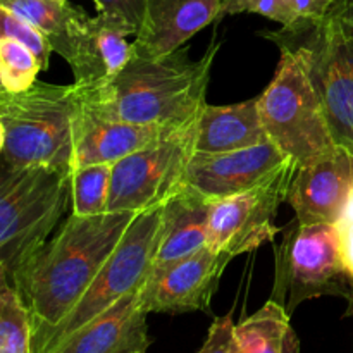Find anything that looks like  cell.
<instances>
[{"label": "cell", "instance_id": "obj_20", "mask_svg": "<svg viewBox=\"0 0 353 353\" xmlns=\"http://www.w3.org/2000/svg\"><path fill=\"white\" fill-rule=\"evenodd\" d=\"M0 7L40 30L65 62L72 57L78 34L90 17L85 10L62 0H0Z\"/></svg>", "mask_w": 353, "mask_h": 353}, {"label": "cell", "instance_id": "obj_26", "mask_svg": "<svg viewBox=\"0 0 353 353\" xmlns=\"http://www.w3.org/2000/svg\"><path fill=\"white\" fill-rule=\"evenodd\" d=\"M245 12L264 16L274 23L281 24V26H290L296 21V16L288 0H223L216 23H219L221 19L228 16H236V14Z\"/></svg>", "mask_w": 353, "mask_h": 353}, {"label": "cell", "instance_id": "obj_27", "mask_svg": "<svg viewBox=\"0 0 353 353\" xmlns=\"http://www.w3.org/2000/svg\"><path fill=\"white\" fill-rule=\"evenodd\" d=\"M93 3L97 7V12L128 23L134 28L137 33L143 23L147 0H93Z\"/></svg>", "mask_w": 353, "mask_h": 353}, {"label": "cell", "instance_id": "obj_14", "mask_svg": "<svg viewBox=\"0 0 353 353\" xmlns=\"http://www.w3.org/2000/svg\"><path fill=\"white\" fill-rule=\"evenodd\" d=\"M134 34L133 26L105 14L88 17L68 62L76 85L93 88L110 81L131 59L133 43L128 37Z\"/></svg>", "mask_w": 353, "mask_h": 353}, {"label": "cell", "instance_id": "obj_2", "mask_svg": "<svg viewBox=\"0 0 353 353\" xmlns=\"http://www.w3.org/2000/svg\"><path fill=\"white\" fill-rule=\"evenodd\" d=\"M221 43L212 38L200 59L185 47L148 55L133 47L128 64L102 86L81 88L83 103L93 112L147 126L183 130L192 126L207 103L210 69Z\"/></svg>", "mask_w": 353, "mask_h": 353}, {"label": "cell", "instance_id": "obj_24", "mask_svg": "<svg viewBox=\"0 0 353 353\" xmlns=\"http://www.w3.org/2000/svg\"><path fill=\"white\" fill-rule=\"evenodd\" d=\"M41 72L40 62L31 50L12 38L0 37V81L2 90L19 93L31 88Z\"/></svg>", "mask_w": 353, "mask_h": 353}, {"label": "cell", "instance_id": "obj_21", "mask_svg": "<svg viewBox=\"0 0 353 353\" xmlns=\"http://www.w3.org/2000/svg\"><path fill=\"white\" fill-rule=\"evenodd\" d=\"M285 305L268 300L234 326V353H300V340Z\"/></svg>", "mask_w": 353, "mask_h": 353}, {"label": "cell", "instance_id": "obj_16", "mask_svg": "<svg viewBox=\"0 0 353 353\" xmlns=\"http://www.w3.org/2000/svg\"><path fill=\"white\" fill-rule=\"evenodd\" d=\"M223 0H147L133 47L148 55L181 48L199 31L216 23Z\"/></svg>", "mask_w": 353, "mask_h": 353}, {"label": "cell", "instance_id": "obj_10", "mask_svg": "<svg viewBox=\"0 0 353 353\" xmlns=\"http://www.w3.org/2000/svg\"><path fill=\"white\" fill-rule=\"evenodd\" d=\"M234 257L210 247L178 261L154 264L140 288L148 314L210 312L221 278Z\"/></svg>", "mask_w": 353, "mask_h": 353}, {"label": "cell", "instance_id": "obj_28", "mask_svg": "<svg viewBox=\"0 0 353 353\" xmlns=\"http://www.w3.org/2000/svg\"><path fill=\"white\" fill-rule=\"evenodd\" d=\"M234 326L231 314L214 319L202 348L196 353H234Z\"/></svg>", "mask_w": 353, "mask_h": 353}, {"label": "cell", "instance_id": "obj_30", "mask_svg": "<svg viewBox=\"0 0 353 353\" xmlns=\"http://www.w3.org/2000/svg\"><path fill=\"white\" fill-rule=\"evenodd\" d=\"M340 230V247L345 269L353 279V224H338Z\"/></svg>", "mask_w": 353, "mask_h": 353}, {"label": "cell", "instance_id": "obj_15", "mask_svg": "<svg viewBox=\"0 0 353 353\" xmlns=\"http://www.w3.org/2000/svg\"><path fill=\"white\" fill-rule=\"evenodd\" d=\"M141 288V286H140ZM140 288L69 336L55 353H138L150 347Z\"/></svg>", "mask_w": 353, "mask_h": 353}, {"label": "cell", "instance_id": "obj_33", "mask_svg": "<svg viewBox=\"0 0 353 353\" xmlns=\"http://www.w3.org/2000/svg\"><path fill=\"white\" fill-rule=\"evenodd\" d=\"M348 305H350L348 307V316H353V300L352 302H348Z\"/></svg>", "mask_w": 353, "mask_h": 353}, {"label": "cell", "instance_id": "obj_9", "mask_svg": "<svg viewBox=\"0 0 353 353\" xmlns=\"http://www.w3.org/2000/svg\"><path fill=\"white\" fill-rule=\"evenodd\" d=\"M195 123L112 164L107 212L162 209L185 188L195 154Z\"/></svg>", "mask_w": 353, "mask_h": 353}, {"label": "cell", "instance_id": "obj_25", "mask_svg": "<svg viewBox=\"0 0 353 353\" xmlns=\"http://www.w3.org/2000/svg\"><path fill=\"white\" fill-rule=\"evenodd\" d=\"M0 24H2V37L12 38V40L24 45L28 50L33 52L34 57L40 62L41 71H47L48 64H50V55L54 52L50 40L40 30H37L33 24L21 19L19 16L3 9V7H0Z\"/></svg>", "mask_w": 353, "mask_h": 353}, {"label": "cell", "instance_id": "obj_19", "mask_svg": "<svg viewBox=\"0 0 353 353\" xmlns=\"http://www.w3.org/2000/svg\"><path fill=\"white\" fill-rule=\"evenodd\" d=\"M212 202L183 188L162 207L161 241L154 264L178 261L209 243V217Z\"/></svg>", "mask_w": 353, "mask_h": 353}, {"label": "cell", "instance_id": "obj_8", "mask_svg": "<svg viewBox=\"0 0 353 353\" xmlns=\"http://www.w3.org/2000/svg\"><path fill=\"white\" fill-rule=\"evenodd\" d=\"M162 209L137 214L85 295L59 324L40 353H55L69 336L92 323L147 279L161 241Z\"/></svg>", "mask_w": 353, "mask_h": 353}, {"label": "cell", "instance_id": "obj_12", "mask_svg": "<svg viewBox=\"0 0 353 353\" xmlns=\"http://www.w3.org/2000/svg\"><path fill=\"white\" fill-rule=\"evenodd\" d=\"M295 165L272 141L224 154H193L185 188L209 202L271 185Z\"/></svg>", "mask_w": 353, "mask_h": 353}, {"label": "cell", "instance_id": "obj_35", "mask_svg": "<svg viewBox=\"0 0 353 353\" xmlns=\"http://www.w3.org/2000/svg\"><path fill=\"white\" fill-rule=\"evenodd\" d=\"M138 353H147V352H138Z\"/></svg>", "mask_w": 353, "mask_h": 353}, {"label": "cell", "instance_id": "obj_3", "mask_svg": "<svg viewBox=\"0 0 353 353\" xmlns=\"http://www.w3.org/2000/svg\"><path fill=\"white\" fill-rule=\"evenodd\" d=\"M81 88L37 81L19 93L0 92L2 165H48L72 174L76 164Z\"/></svg>", "mask_w": 353, "mask_h": 353}, {"label": "cell", "instance_id": "obj_32", "mask_svg": "<svg viewBox=\"0 0 353 353\" xmlns=\"http://www.w3.org/2000/svg\"><path fill=\"white\" fill-rule=\"evenodd\" d=\"M338 224H353V181H352V188H350V195H348L347 200V207H345L343 217Z\"/></svg>", "mask_w": 353, "mask_h": 353}, {"label": "cell", "instance_id": "obj_5", "mask_svg": "<svg viewBox=\"0 0 353 353\" xmlns=\"http://www.w3.org/2000/svg\"><path fill=\"white\" fill-rule=\"evenodd\" d=\"M71 199V174L48 165L0 172V278L10 281L48 241Z\"/></svg>", "mask_w": 353, "mask_h": 353}, {"label": "cell", "instance_id": "obj_1", "mask_svg": "<svg viewBox=\"0 0 353 353\" xmlns=\"http://www.w3.org/2000/svg\"><path fill=\"white\" fill-rule=\"evenodd\" d=\"M134 217V212L93 217L69 214L55 236L7 281L30 310L34 353L41 352L85 295Z\"/></svg>", "mask_w": 353, "mask_h": 353}, {"label": "cell", "instance_id": "obj_11", "mask_svg": "<svg viewBox=\"0 0 353 353\" xmlns=\"http://www.w3.org/2000/svg\"><path fill=\"white\" fill-rule=\"evenodd\" d=\"M293 174L295 171L276 179L271 185L212 202L207 247L214 252L238 257L254 252L261 245L272 243L276 234L281 231L272 221L279 205L286 202Z\"/></svg>", "mask_w": 353, "mask_h": 353}, {"label": "cell", "instance_id": "obj_23", "mask_svg": "<svg viewBox=\"0 0 353 353\" xmlns=\"http://www.w3.org/2000/svg\"><path fill=\"white\" fill-rule=\"evenodd\" d=\"M112 164L79 165L71 174V214L93 217L107 214Z\"/></svg>", "mask_w": 353, "mask_h": 353}, {"label": "cell", "instance_id": "obj_17", "mask_svg": "<svg viewBox=\"0 0 353 353\" xmlns=\"http://www.w3.org/2000/svg\"><path fill=\"white\" fill-rule=\"evenodd\" d=\"M174 131L178 130L128 123L83 107L74 169L86 164H116Z\"/></svg>", "mask_w": 353, "mask_h": 353}, {"label": "cell", "instance_id": "obj_18", "mask_svg": "<svg viewBox=\"0 0 353 353\" xmlns=\"http://www.w3.org/2000/svg\"><path fill=\"white\" fill-rule=\"evenodd\" d=\"M259 97L233 105L205 103L195 123V154H224L268 143Z\"/></svg>", "mask_w": 353, "mask_h": 353}, {"label": "cell", "instance_id": "obj_29", "mask_svg": "<svg viewBox=\"0 0 353 353\" xmlns=\"http://www.w3.org/2000/svg\"><path fill=\"white\" fill-rule=\"evenodd\" d=\"M296 19H323L338 0H288Z\"/></svg>", "mask_w": 353, "mask_h": 353}, {"label": "cell", "instance_id": "obj_7", "mask_svg": "<svg viewBox=\"0 0 353 353\" xmlns=\"http://www.w3.org/2000/svg\"><path fill=\"white\" fill-rule=\"evenodd\" d=\"M274 245V288L271 299L292 316L296 307L319 296L353 300V279L345 269L338 224H302L299 219L281 228Z\"/></svg>", "mask_w": 353, "mask_h": 353}, {"label": "cell", "instance_id": "obj_22", "mask_svg": "<svg viewBox=\"0 0 353 353\" xmlns=\"http://www.w3.org/2000/svg\"><path fill=\"white\" fill-rule=\"evenodd\" d=\"M0 353H34L30 310L3 278H0Z\"/></svg>", "mask_w": 353, "mask_h": 353}, {"label": "cell", "instance_id": "obj_6", "mask_svg": "<svg viewBox=\"0 0 353 353\" xmlns=\"http://www.w3.org/2000/svg\"><path fill=\"white\" fill-rule=\"evenodd\" d=\"M259 110L269 141L295 169L336 150L319 97L290 50H281L274 78L259 95Z\"/></svg>", "mask_w": 353, "mask_h": 353}, {"label": "cell", "instance_id": "obj_4", "mask_svg": "<svg viewBox=\"0 0 353 353\" xmlns=\"http://www.w3.org/2000/svg\"><path fill=\"white\" fill-rule=\"evenodd\" d=\"M262 38L290 50L305 69L323 105L331 137L353 154V26L336 14L296 19Z\"/></svg>", "mask_w": 353, "mask_h": 353}, {"label": "cell", "instance_id": "obj_34", "mask_svg": "<svg viewBox=\"0 0 353 353\" xmlns=\"http://www.w3.org/2000/svg\"><path fill=\"white\" fill-rule=\"evenodd\" d=\"M62 2H69V0H62Z\"/></svg>", "mask_w": 353, "mask_h": 353}, {"label": "cell", "instance_id": "obj_31", "mask_svg": "<svg viewBox=\"0 0 353 353\" xmlns=\"http://www.w3.org/2000/svg\"><path fill=\"white\" fill-rule=\"evenodd\" d=\"M331 14H336L353 26V0H338L331 9Z\"/></svg>", "mask_w": 353, "mask_h": 353}, {"label": "cell", "instance_id": "obj_13", "mask_svg": "<svg viewBox=\"0 0 353 353\" xmlns=\"http://www.w3.org/2000/svg\"><path fill=\"white\" fill-rule=\"evenodd\" d=\"M353 181V154L336 147L321 161L299 168L286 203L302 224H338L343 217Z\"/></svg>", "mask_w": 353, "mask_h": 353}]
</instances>
